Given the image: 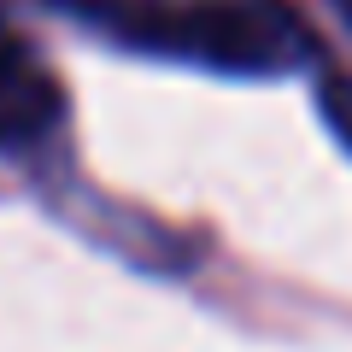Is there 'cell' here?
<instances>
[{
    "label": "cell",
    "mask_w": 352,
    "mask_h": 352,
    "mask_svg": "<svg viewBox=\"0 0 352 352\" xmlns=\"http://www.w3.org/2000/svg\"><path fill=\"white\" fill-rule=\"evenodd\" d=\"M323 106H329V118H335V129L352 141V82H335V76H329L323 82Z\"/></svg>",
    "instance_id": "3"
},
{
    "label": "cell",
    "mask_w": 352,
    "mask_h": 352,
    "mask_svg": "<svg viewBox=\"0 0 352 352\" xmlns=\"http://www.w3.org/2000/svg\"><path fill=\"white\" fill-rule=\"evenodd\" d=\"M76 18L129 53L223 76H282L317 59V36L294 0H94Z\"/></svg>",
    "instance_id": "1"
},
{
    "label": "cell",
    "mask_w": 352,
    "mask_h": 352,
    "mask_svg": "<svg viewBox=\"0 0 352 352\" xmlns=\"http://www.w3.org/2000/svg\"><path fill=\"white\" fill-rule=\"evenodd\" d=\"M53 6H65V12L76 18V12H88V6H94V0H53Z\"/></svg>",
    "instance_id": "4"
},
{
    "label": "cell",
    "mask_w": 352,
    "mask_h": 352,
    "mask_svg": "<svg viewBox=\"0 0 352 352\" xmlns=\"http://www.w3.org/2000/svg\"><path fill=\"white\" fill-rule=\"evenodd\" d=\"M65 118V88L47 71L30 36L0 24V153H30L59 129Z\"/></svg>",
    "instance_id": "2"
},
{
    "label": "cell",
    "mask_w": 352,
    "mask_h": 352,
    "mask_svg": "<svg viewBox=\"0 0 352 352\" xmlns=\"http://www.w3.org/2000/svg\"><path fill=\"white\" fill-rule=\"evenodd\" d=\"M335 12H340V24L352 30V0H335Z\"/></svg>",
    "instance_id": "5"
}]
</instances>
